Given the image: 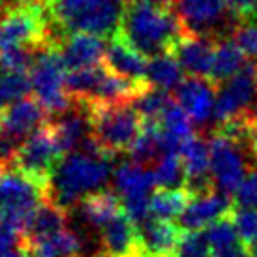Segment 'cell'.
<instances>
[{
	"label": "cell",
	"instance_id": "1",
	"mask_svg": "<svg viewBox=\"0 0 257 257\" xmlns=\"http://www.w3.org/2000/svg\"><path fill=\"white\" fill-rule=\"evenodd\" d=\"M114 36L145 58H154L175 53L186 32L171 6H162L152 0H128Z\"/></svg>",
	"mask_w": 257,
	"mask_h": 257
},
{
	"label": "cell",
	"instance_id": "2",
	"mask_svg": "<svg viewBox=\"0 0 257 257\" xmlns=\"http://www.w3.org/2000/svg\"><path fill=\"white\" fill-rule=\"evenodd\" d=\"M128 0H43L51 23L53 47L72 32H88L101 38L116 34Z\"/></svg>",
	"mask_w": 257,
	"mask_h": 257
},
{
	"label": "cell",
	"instance_id": "3",
	"mask_svg": "<svg viewBox=\"0 0 257 257\" xmlns=\"http://www.w3.org/2000/svg\"><path fill=\"white\" fill-rule=\"evenodd\" d=\"M114 156H92L86 152H70L62 158L57 171L49 182V195L64 208L81 201L88 193L103 190L111 177V165Z\"/></svg>",
	"mask_w": 257,
	"mask_h": 257
},
{
	"label": "cell",
	"instance_id": "4",
	"mask_svg": "<svg viewBox=\"0 0 257 257\" xmlns=\"http://www.w3.org/2000/svg\"><path fill=\"white\" fill-rule=\"evenodd\" d=\"M92 136L111 156L128 152L143 130V116L132 103H90Z\"/></svg>",
	"mask_w": 257,
	"mask_h": 257
},
{
	"label": "cell",
	"instance_id": "5",
	"mask_svg": "<svg viewBox=\"0 0 257 257\" xmlns=\"http://www.w3.org/2000/svg\"><path fill=\"white\" fill-rule=\"evenodd\" d=\"M53 47L51 23L45 10L38 4H25L0 15V53L14 49Z\"/></svg>",
	"mask_w": 257,
	"mask_h": 257
},
{
	"label": "cell",
	"instance_id": "6",
	"mask_svg": "<svg viewBox=\"0 0 257 257\" xmlns=\"http://www.w3.org/2000/svg\"><path fill=\"white\" fill-rule=\"evenodd\" d=\"M47 197V188L17 169L0 175V221L23 235L38 205Z\"/></svg>",
	"mask_w": 257,
	"mask_h": 257
},
{
	"label": "cell",
	"instance_id": "7",
	"mask_svg": "<svg viewBox=\"0 0 257 257\" xmlns=\"http://www.w3.org/2000/svg\"><path fill=\"white\" fill-rule=\"evenodd\" d=\"M182 29L188 36H208L223 40L233 34L238 19L229 12L227 0H175Z\"/></svg>",
	"mask_w": 257,
	"mask_h": 257
},
{
	"label": "cell",
	"instance_id": "8",
	"mask_svg": "<svg viewBox=\"0 0 257 257\" xmlns=\"http://www.w3.org/2000/svg\"><path fill=\"white\" fill-rule=\"evenodd\" d=\"M29 73L30 83H32V94L49 111L51 118L72 107V98L66 92L68 70L55 47L40 51Z\"/></svg>",
	"mask_w": 257,
	"mask_h": 257
},
{
	"label": "cell",
	"instance_id": "9",
	"mask_svg": "<svg viewBox=\"0 0 257 257\" xmlns=\"http://www.w3.org/2000/svg\"><path fill=\"white\" fill-rule=\"evenodd\" d=\"M64 156V150L60 149L57 136L47 122L23 141L17 152L15 169L49 190L51 179Z\"/></svg>",
	"mask_w": 257,
	"mask_h": 257
},
{
	"label": "cell",
	"instance_id": "10",
	"mask_svg": "<svg viewBox=\"0 0 257 257\" xmlns=\"http://www.w3.org/2000/svg\"><path fill=\"white\" fill-rule=\"evenodd\" d=\"M257 98L255 62H248L238 73L218 85L214 107V126H220L236 114L244 113Z\"/></svg>",
	"mask_w": 257,
	"mask_h": 257
},
{
	"label": "cell",
	"instance_id": "11",
	"mask_svg": "<svg viewBox=\"0 0 257 257\" xmlns=\"http://www.w3.org/2000/svg\"><path fill=\"white\" fill-rule=\"evenodd\" d=\"M208 147H210V169L216 188L233 195L238 184L242 182L244 175L248 173L242 152L244 149L216 132L208 139Z\"/></svg>",
	"mask_w": 257,
	"mask_h": 257
},
{
	"label": "cell",
	"instance_id": "12",
	"mask_svg": "<svg viewBox=\"0 0 257 257\" xmlns=\"http://www.w3.org/2000/svg\"><path fill=\"white\" fill-rule=\"evenodd\" d=\"M137 244L139 253L145 257H175L184 229L169 220H158L147 216L137 221Z\"/></svg>",
	"mask_w": 257,
	"mask_h": 257
},
{
	"label": "cell",
	"instance_id": "13",
	"mask_svg": "<svg viewBox=\"0 0 257 257\" xmlns=\"http://www.w3.org/2000/svg\"><path fill=\"white\" fill-rule=\"evenodd\" d=\"M216 94L218 85L207 77H193L188 75L175 88V100L190 114L195 124H205L212 120L216 107Z\"/></svg>",
	"mask_w": 257,
	"mask_h": 257
},
{
	"label": "cell",
	"instance_id": "14",
	"mask_svg": "<svg viewBox=\"0 0 257 257\" xmlns=\"http://www.w3.org/2000/svg\"><path fill=\"white\" fill-rule=\"evenodd\" d=\"M51 120L49 111L43 107L36 96H27L17 103L10 105L2 111L0 130L8 136L25 141L36 130L45 126Z\"/></svg>",
	"mask_w": 257,
	"mask_h": 257
},
{
	"label": "cell",
	"instance_id": "15",
	"mask_svg": "<svg viewBox=\"0 0 257 257\" xmlns=\"http://www.w3.org/2000/svg\"><path fill=\"white\" fill-rule=\"evenodd\" d=\"M233 207H235L233 195L216 188L214 192L207 195H197L190 199L186 210L179 218V225L184 231H199L208 227L216 220L227 216Z\"/></svg>",
	"mask_w": 257,
	"mask_h": 257
},
{
	"label": "cell",
	"instance_id": "16",
	"mask_svg": "<svg viewBox=\"0 0 257 257\" xmlns=\"http://www.w3.org/2000/svg\"><path fill=\"white\" fill-rule=\"evenodd\" d=\"M58 55L64 62L66 70H79L88 66H98L105 58L107 43L101 36L88 32H72L58 43Z\"/></svg>",
	"mask_w": 257,
	"mask_h": 257
},
{
	"label": "cell",
	"instance_id": "17",
	"mask_svg": "<svg viewBox=\"0 0 257 257\" xmlns=\"http://www.w3.org/2000/svg\"><path fill=\"white\" fill-rule=\"evenodd\" d=\"M216 43L218 40L208 36H188L186 34L175 49V57L180 62L186 75L193 77H210L214 64Z\"/></svg>",
	"mask_w": 257,
	"mask_h": 257
},
{
	"label": "cell",
	"instance_id": "18",
	"mask_svg": "<svg viewBox=\"0 0 257 257\" xmlns=\"http://www.w3.org/2000/svg\"><path fill=\"white\" fill-rule=\"evenodd\" d=\"M103 64L109 72L116 73L124 79L136 81V83H147V58L132 49L128 43L118 36H113L107 43Z\"/></svg>",
	"mask_w": 257,
	"mask_h": 257
},
{
	"label": "cell",
	"instance_id": "19",
	"mask_svg": "<svg viewBox=\"0 0 257 257\" xmlns=\"http://www.w3.org/2000/svg\"><path fill=\"white\" fill-rule=\"evenodd\" d=\"M101 246L113 257H141L136 223L124 210L101 229Z\"/></svg>",
	"mask_w": 257,
	"mask_h": 257
},
{
	"label": "cell",
	"instance_id": "20",
	"mask_svg": "<svg viewBox=\"0 0 257 257\" xmlns=\"http://www.w3.org/2000/svg\"><path fill=\"white\" fill-rule=\"evenodd\" d=\"M19 248L30 257H79L81 240L73 231L62 229L51 235L21 238Z\"/></svg>",
	"mask_w": 257,
	"mask_h": 257
},
{
	"label": "cell",
	"instance_id": "21",
	"mask_svg": "<svg viewBox=\"0 0 257 257\" xmlns=\"http://www.w3.org/2000/svg\"><path fill=\"white\" fill-rule=\"evenodd\" d=\"M113 180L114 190L120 193V197H150L158 188L154 169L139 165L132 160L114 171Z\"/></svg>",
	"mask_w": 257,
	"mask_h": 257
},
{
	"label": "cell",
	"instance_id": "22",
	"mask_svg": "<svg viewBox=\"0 0 257 257\" xmlns=\"http://www.w3.org/2000/svg\"><path fill=\"white\" fill-rule=\"evenodd\" d=\"M81 212L92 227L103 229L114 216L124 210L122 197L116 190H98L79 201Z\"/></svg>",
	"mask_w": 257,
	"mask_h": 257
},
{
	"label": "cell",
	"instance_id": "23",
	"mask_svg": "<svg viewBox=\"0 0 257 257\" xmlns=\"http://www.w3.org/2000/svg\"><path fill=\"white\" fill-rule=\"evenodd\" d=\"M212 257H250L248 244L238 235L231 216H223L207 227Z\"/></svg>",
	"mask_w": 257,
	"mask_h": 257
},
{
	"label": "cell",
	"instance_id": "24",
	"mask_svg": "<svg viewBox=\"0 0 257 257\" xmlns=\"http://www.w3.org/2000/svg\"><path fill=\"white\" fill-rule=\"evenodd\" d=\"M68 225V208L58 205L47 195L45 199L38 205L36 212L32 214L27 231L21 235V238H34V236H43L62 231Z\"/></svg>",
	"mask_w": 257,
	"mask_h": 257
},
{
	"label": "cell",
	"instance_id": "25",
	"mask_svg": "<svg viewBox=\"0 0 257 257\" xmlns=\"http://www.w3.org/2000/svg\"><path fill=\"white\" fill-rule=\"evenodd\" d=\"M246 62V55L242 49L233 42V38H223L218 40L216 43V55H214V64H212V72H210V81L216 85H221L223 81L233 77L238 73Z\"/></svg>",
	"mask_w": 257,
	"mask_h": 257
},
{
	"label": "cell",
	"instance_id": "26",
	"mask_svg": "<svg viewBox=\"0 0 257 257\" xmlns=\"http://www.w3.org/2000/svg\"><path fill=\"white\" fill-rule=\"evenodd\" d=\"M186 72L182 70L180 62L173 53L158 55L154 58H149L147 64V83L150 86H158L164 90H175L184 81Z\"/></svg>",
	"mask_w": 257,
	"mask_h": 257
},
{
	"label": "cell",
	"instance_id": "27",
	"mask_svg": "<svg viewBox=\"0 0 257 257\" xmlns=\"http://www.w3.org/2000/svg\"><path fill=\"white\" fill-rule=\"evenodd\" d=\"M105 72H107V68L103 62L98 66L70 70L66 73V92H68V96L72 100L90 103L94 100V94L98 90Z\"/></svg>",
	"mask_w": 257,
	"mask_h": 257
},
{
	"label": "cell",
	"instance_id": "28",
	"mask_svg": "<svg viewBox=\"0 0 257 257\" xmlns=\"http://www.w3.org/2000/svg\"><path fill=\"white\" fill-rule=\"evenodd\" d=\"M192 195L186 188H160L150 197V216L158 220H179Z\"/></svg>",
	"mask_w": 257,
	"mask_h": 257
},
{
	"label": "cell",
	"instance_id": "29",
	"mask_svg": "<svg viewBox=\"0 0 257 257\" xmlns=\"http://www.w3.org/2000/svg\"><path fill=\"white\" fill-rule=\"evenodd\" d=\"M173 100H175V96H171L169 90L158 88V86H149L132 101V105L139 111V114L145 120H160V116L171 105Z\"/></svg>",
	"mask_w": 257,
	"mask_h": 257
},
{
	"label": "cell",
	"instance_id": "30",
	"mask_svg": "<svg viewBox=\"0 0 257 257\" xmlns=\"http://www.w3.org/2000/svg\"><path fill=\"white\" fill-rule=\"evenodd\" d=\"M32 92L29 72H2L0 70V109H6Z\"/></svg>",
	"mask_w": 257,
	"mask_h": 257
},
{
	"label": "cell",
	"instance_id": "31",
	"mask_svg": "<svg viewBox=\"0 0 257 257\" xmlns=\"http://www.w3.org/2000/svg\"><path fill=\"white\" fill-rule=\"evenodd\" d=\"M158 188H184L186 167L180 154H164L156 164Z\"/></svg>",
	"mask_w": 257,
	"mask_h": 257
},
{
	"label": "cell",
	"instance_id": "32",
	"mask_svg": "<svg viewBox=\"0 0 257 257\" xmlns=\"http://www.w3.org/2000/svg\"><path fill=\"white\" fill-rule=\"evenodd\" d=\"M160 126L164 132L171 134V136L179 137V139H188V137L193 134V126H192V118L190 114L186 113L182 105H180L177 100H173V103L165 109L164 114L160 116Z\"/></svg>",
	"mask_w": 257,
	"mask_h": 257
},
{
	"label": "cell",
	"instance_id": "33",
	"mask_svg": "<svg viewBox=\"0 0 257 257\" xmlns=\"http://www.w3.org/2000/svg\"><path fill=\"white\" fill-rule=\"evenodd\" d=\"M175 257H212V248L208 242L207 229L184 231Z\"/></svg>",
	"mask_w": 257,
	"mask_h": 257
},
{
	"label": "cell",
	"instance_id": "34",
	"mask_svg": "<svg viewBox=\"0 0 257 257\" xmlns=\"http://www.w3.org/2000/svg\"><path fill=\"white\" fill-rule=\"evenodd\" d=\"M229 216H231V220H233L236 231L242 236L244 242L250 244L257 240V208L233 207Z\"/></svg>",
	"mask_w": 257,
	"mask_h": 257
},
{
	"label": "cell",
	"instance_id": "35",
	"mask_svg": "<svg viewBox=\"0 0 257 257\" xmlns=\"http://www.w3.org/2000/svg\"><path fill=\"white\" fill-rule=\"evenodd\" d=\"M233 42L242 49L246 57L255 58L257 60V25L253 21H242L238 23L233 30Z\"/></svg>",
	"mask_w": 257,
	"mask_h": 257
},
{
	"label": "cell",
	"instance_id": "36",
	"mask_svg": "<svg viewBox=\"0 0 257 257\" xmlns=\"http://www.w3.org/2000/svg\"><path fill=\"white\" fill-rule=\"evenodd\" d=\"M235 207L257 208V167L244 175L242 182L233 193Z\"/></svg>",
	"mask_w": 257,
	"mask_h": 257
},
{
	"label": "cell",
	"instance_id": "37",
	"mask_svg": "<svg viewBox=\"0 0 257 257\" xmlns=\"http://www.w3.org/2000/svg\"><path fill=\"white\" fill-rule=\"evenodd\" d=\"M21 145L23 141L8 136L0 130V167L4 171L15 169V160H17V152L21 149Z\"/></svg>",
	"mask_w": 257,
	"mask_h": 257
},
{
	"label": "cell",
	"instance_id": "38",
	"mask_svg": "<svg viewBox=\"0 0 257 257\" xmlns=\"http://www.w3.org/2000/svg\"><path fill=\"white\" fill-rule=\"evenodd\" d=\"M229 12L238 21H253L257 17V0H227Z\"/></svg>",
	"mask_w": 257,
	"mask_h": 257
},
{
	"label": "cell",
	"instance_id": "39",
	"mask_svg": "<svg viewBox=\"0 0 257 257\" xmlns=\"http://www.w3.org/2000/svg\"><path fill=\"white\" fill-rule=\"evenodd\" d=\"M15 246L17 248L21 246V235L10 225H6L4 221H0V257L14 251Z\"/></svg>",
	"mask_w": 257,
	"mask_h": 257
},
{
	"label": "cell",
	"instance_id": "40",
	"mask_svg": "<svg viewBox=\"0 0 257 257\" xmlns=\"http://www.w3.org/2000/svg\"><path fill=\"white\" fill-rule=\"evenodd\" d=\"M4 257H30L27 251H23L21 248H19V251H10V253H6Z\"/></svg>",
	"mask_w": 257,
	"mask_h": 257
},
{
	"label": "cell",
	"instance_id": "41",
	"mask_svg": "<svg viewBox=\"0 0 257 257\" xmlns=\"http://www.w3.org/2000/svg\"><path fill=\"white\" fill-rule=\"evenodd\" d=\"M248 251H250V257H257V240L248 244Z\"/></svg>",
	"mask_w": 257,
	"mask_h": 257
},
{
	"label": "cell",
	"instance_id": "42",
	"mask_svg": "<svg viewBox=\"0 0 257 257\" xmlns=\"http://www.w3.org/2000/svg\"><path fill=\"white\" fill-rule=\"evenodd\" d=\"M152 2L162 4V6H173V4H175V0H152Z\"/></svg>",
	"mask_w": 257,
	"mask_h": 257
},
{
	"label": "cell",
	"instance_id": "43",
	"mask_svg": "<svg viewBox=\"0 0 257 257\" xmlns=\"http://www.w3.org/2000/svg\"><path fill=\"white\" fill-rule=\"evenodd\" d=\"M96 257H113V255H109V253H105V251H103V253H98Z\"/></svg>",
	"mask_w": 257,
	"mask_h": 257
},
{
	"label": "cell",
	"instance_id": "44",
	"mask_svg": "<svg viewBox=\"0 0 257 257\" xmlns=\"http://www.w3.org/2000/svg\"><path fill=\"white\" fill-rule=\"evenodd\" d=\"M253 154H255V158H257V139H255V145H253Z\"/></svg>",
	"mask_w": 257,
	"mask_h": 257
},
{
	"label": "cell",
	"instance_id": "45",
	"mask_svg": "<svg viewBox=\"0 0 257 257\" xmlns=\"http://www.w3.org/2000/svg\"><path fill=\"white\" fill-rule=\"evenodd\" d=\"M2 173H4V169H2V167H0V175H2Z\"/></svg>",
	"mask_w": 257,
	"mask_h": 257
},
{
	"label": "cell",
	"instance_id": "46",
	"mask_svg": "<svg viewBox=\"0 0 257 257\" xmlns=\"http://www.w3.org/2000/svg\"><path fill=\"white\" fill-rule=\"evenodd\" d=\"M0 118H2V113H0Z\"/></svg>",
	"mask_w": 257,
	"mask_h": 257
}]
</instances>
